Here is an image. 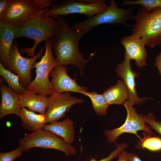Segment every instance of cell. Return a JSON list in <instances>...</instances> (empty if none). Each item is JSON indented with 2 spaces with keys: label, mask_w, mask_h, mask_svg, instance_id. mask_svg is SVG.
Here are the masks:
<instances>
[{
  "label": "cell",
  "mask_w": 161,
  "mask_h": 161,
  "mask_svg": "<svg viewBox=\"0 0 161 161\" xmlns=\"http://www.w3.org/2000/svg\"><path fill=\"white\" fill-rule=\"evenodd\" d=\"M58 30L52 38V45L58 65L67 66L71 64L79 69L81 76L83 74L86 64L93 57L96 51L85 59L78 48L79 41L88 32L84 30L75 31L70 27L64 18L59 16L57 20Z\"/></svg>",
  "instance_id": "6da1fadb"
},
{
  "label": "cell",
  "mask_w": 161,
  "mask_h": 161,
  "mask_svg": "<svg viewBox=\"0 0 161 161\" xmlns=\"http://www.w3.org/2000/svg\"><path fill=\"white\" fill-rule=\"evenodd\" d=\"M50 10L49 7L43 9L32 20L15 27V39L25 37L34 40L32 47L21 49L20 52L33 57L35 55L36 47L40 43L52 38L56 34L58 30V22L48 15Z\"/></svg>",
  "instance_id": "7a4b0ae2"
},
{
  "label": "cell",
  "mask_w": 161,
  "mask_h": 161,
  "mask_svg": "<svg viewBox=\"0 0 161 161\" xmlns=\"http://www.w3.org/2000/svg\"><path fill=\"white\" fill-rule=\"evenodd\" d=\"M132 34L139 35L146 46L151 48L161 45V8L149 11L141 6L134 16Z\"/></svg>",
  "instance_id": "3957f363"
},
{
  "label": "cell",
  "mask_w": 161,
  "mask_h": 161,
  "mask_svg": "<svg viewBox=\"0 0 161 161\" xmlns=\"http://www.w3.org/2000/svg\"><path fill=\"white\" fill-rule=\"evenodd\" d=\"M134 8L124 9L120 8L114 0L103 12L88 18L87 19L73 25L71 28L73 30H84L88 32L95 26L101 24L121 25L129 27L128 20L134 19Z\"/></svg>",
  "instance_id": "277c9868"
},
{
  "label": "cell",
  "mask_w": 161,
  "mask_h": 161,
  "mask_svg": "<svg viewBox=\"0 0 161 161\" xmlns=\"http://www.w3.org/2000/svg\"><path fill=\"white\" fill-rule=\"evenodd\" d=\"M44 44V55L33 66V68H35V77L26 90L47 96L54 92L49 76L51 71L58 65L52 51V38L45 41Z\"/></svg>",
  "instance_id": "5b68a950"
},
{
  "label": "cell",
  "mask_w": 161,
  "mask_h": 161,
  "mask_svg": "<svg viewBox=\"0 0 161 161\" xmlns=\"http://www.w3.org/2000/svg\"><path fill=\"white\" fill-rule=\"evenodd\" d=\"M19 146L23 152L32 148H40L61 151L67 156L75 155V148L62 138L50 131L41 129L25 134L18 141Z\"/></svg>",
  "instance_id": "8992f818"
},
{
  "label": "cell",
  "mask_w": 161,
  "mask_h": 161,
  "mask_svg": "<svg viewBox=\"0 0 161 161\" xmlns=\"http://www.w3.org/2000/svg\"><path fill=\"white\" fill-rule=\"evenodd\" d=\"M48 15L57 18L59 16L74 13L89 18L104 12L108 6L103 0H65L52 3Z\"/></svg>",
  "instance_id": "52a82bcc"
},
{
  "label": "cell",
  "mask_w": 161,
  "mask_h": 161,
  "mask_svg": "<svg viewBox=\"0 0 161 161\" xmlns=\"http://www.w3.org/2000/svg\"><path fill=\"white\" fill-rule=\"evenodd\" d=\"M43 10L35 0H9L6 7L0 15V22L17 27L33 20Z\"/></svg>",
  "instance_id": "ba28073f"
},
{
  "label": "cell",
  "mask_w": 161,
  "mask_h": 161,
  "mask_svg": "<svg viewBox=\"0 0 161 161\" xmlns=\"http://www.w3.org/2000/svg\"><path fill=\"white\" fill-rule=\"evenodd\" d=\"M44 50V47H41L35 56L31 58L24 57L20 53L17 42L15 41L9 56L1 64L6 69L16 73L21 85L27 89L31 82V70L37 59L42 56Z\"/></svg>",
  "instance_id": "9c48e42d"
},
{
  "label": "cell",
  "mask_w": 161,
  "mask_h": 161,
  "mask_svg": "<svg viewBox=\"0 0 161 161\" xmlns=\"http://www.w3.org/2000/svg\"><path fill=\"white\" fill-rule=\"evenodd\" d=\"M123 105L127 111L126 120L120 126L113 129L104 131L103 134L108 142L110 143H116L118 138L125 133L134 134L138 137L137 132L144 131L149 134L155 135L151 127L146 124L144 115L138 114L136 109L128 99Z\"/></svg>",
  "instance_id": "30bf717a"
},
{
  "label": "cell",
  "mask_w": 161,
  "mask_h": 161,
  "mask_svg": "<svg viewBox=\"0 0 161 161\" xmlns=\"http://www.w3.org/2000/svg\"><path fill=\"white\" fill-rule=\"evenodd\" d=\"M83 99L71 95L70 92H54L48 97V103L45 113L46 123L58 121L64 117L72 106L84 103Z\"/></svg>",
  "instance_id": "8fae6325"
},
{
  "label": "cell",
  "mask_w": 161,
  "mask_h": 161,
  "mask_svg": "<svg viewBox=\"0 0 161 161\" xmlns=\"http://www.w3.org/2000/svg\"><path fill=\"white\" fill-rule=\"evenodd\" d=\"M66 66L58 65L50 72L51 83L54 92L59 93L73 92L83 94L87 92L85 86H80L68 75Z\"/></svg>",
  "instance_id": "7c38bea8"
},
{
  "label": "cell",
  "mask_w": 161,
  "mask_h": 161,
  "mask_svg": "<svg viewBox=\"0 0 161 161\" xmlns=\"http://www.w3.org/2000/svg\"><path fill=\"white\" fill-rule=\"evenodd\" d=\"M120 42L125 50V59L134 60L136 65L140 69L147 65L148 54L145 48V42L141 37L132 34L123 37Z\"/></svg>",
  "instance_id": "4fadbf2b"
},
{
  "label": "cell",
  "mask_w": 161,
  "mask_h": 161,
  "mask_svg": "<svg viewBox=\"0 0 161 161\" xmlns=\"http://www.w3.org/2000/svg\"><path fill=\"white\" fill-rule=\"evenodd\" d=\"M130 61L125 59L117 64L115 68L117 76L122 78L125 82L128 92V100L134 105L142 103L148 98H140L137 95L136 89L135 78L140 73L132 70Z\"/></svg>",
  "instance_id": "5bb4252c"
},
{
  "label": "cell",
  "mask_w": 161,
  "mask_h": 161,
  "mask_svg": "<svg viewBox=\"0 0 161 161\" xmlns=\"http://www.w3.org/2000/svg\"><path fill=\"white\" fill-rule=\"evenodd\" d=\"M0 83V119L10 114H14L19 117L21 110L19 95L3 82H1Z\"/></svg>",
  "instance_id": "9a60e30c"
},
{
  "label": "cell",
  "mask_w": 161,
  "mask_h": 161,
  "mask_svg": "<svg viewBox=\"0 0 161 161\" xmlns=\"http://www.w3.org/2000/svg\"><path fill=\"white\" fill-rule=\"evenodd\" d=\"M19 98L21 108H27L33 112L45 114L48 103L47 96L26 89L19 95Z\"/></svg>",
  "instance_id": "2e32d148"
},
{
  "label": "cell",
  "mask_w": 161,
  "mask_h": 161,
  "mask_svg": "<svg viewBox=\"0 0 161 161\" xmlns=\"http://www.w3.org/2000/svg\"><path fill=\"white\" fill-rule=\"evenodd\" d=\"M42 129L52 132L71 144L75 140V132L74 122L68 118L61 121L46 124Z\"/></svg>",
  "instance_id": "e0dca14e"
},
{
  "label": "cell",
  "mask_w": 161,
  "mask_h": 161,
  "mask_svg": "<svg viewBox=\"0 0 161 161\" xmlns=\"http://www.w3.org/2000/svg\"><path fill=\"white\" fill-rule=\"evenodd\" d=\"M15 27L0 22V58L3 63L9 56L15 39Z\"/></svg>",
  "instance_id": "ac0fdd59"
},
{
  "label": "cell",
  "mask_w": 161,
  "mask_h": 161,
  "mask_svg": "<svg viewBox=\"0 0 161 161\" xmlns=\"http://www.w3.org/2000/svg\"><path fill=\"white\" fill-rule=\"evenodd\" d=\"M109 105L124 103L128 98V92L123 80H118L114 85L106 89L103 94Z\"/></svg>",
  "instance_id": "d6986e66"
},
{
  "label": "cell",
  "mask_w": 161,
  "mask_h": 161,
  "mask_svg": "<svg viewBox=\"0 0 161 161\" xmlns=\"http://www.w3.org/2000/svg\"><path fill=\"white\" fill-rule=\"evenodd\" d=\"M19 117L24 129L32 132L42 129L46 124L45 114H36L25 108H21Z\"/></svg>",
  "instance_id": "ffe728a7"
},
{
  "label": "cell",
  "mask_w": 161,
  "mask_h": 161,
  "mask_svg": "<svg viewBox=\"0 0 161 161\" xmlns=\"http://www.w3.org/2000/svg\"><path fill=\"white\" fill-rule=\"evenodd\" d=\"M84 95L90 99L92 107L95 114L99 116H104L107 113L109 106L107 103L103 94H100L95 91L86 92Z\"/></svg>",
  "instance_id": "44dd1931"
},
{
  "label": "cell",
  "mask_w": 161,
  "mask_h": 161,
  "mask_svg": "<svg viewBox=\"0 0 161 161\" xmlns=\"http://www.w3.org/2000/svg\"><path fill=\"white\" fill-rule=\"evenodd\" d=\"M143 137L140 138L135 148L143 150L147 149L153 152L161 151V137L144 133Z\"/></svg>",
  "instance_id": "7402d4cb"
},
{
  "label": "cell",
  "mask_w": 161,
  "mask_h": 161,
  "mask_svg": "<svg viewBox=\"0 0 161 161\" xmlns=\"http://www.w3.org/2000/svg\"><path fill=\"white\" fill-rule=\"evenodd\" d=\"M0 75L5 80L9 87L19 95L26 89L20 84L18 75L5 68L1 62Z\"/></svg>",
  "instance_id": "603a6c76"
},
{
  "label": "cell",
  "mask_w": 161,
  "mask_h": 161,
  "mask_svg": "<svg viewBox=\"0 0 161 161\" xmlns=\"http://www.w3.org/2000/svg\"><path fill=\"white\" fill-rule=\"evenodd\" d=\"M123 4L126 6L140 5L149 11L156 8H161V0H125Z\"/></svg>",
  "instance_id": "cb8c5ba5"
},
{
  "label": "cell",
  "mask_w": 161,
  "mask_h": 161,
  "mask_svg": "<svg viewBox=\"0 0 161 161\" xmlns=\"http://www.w3.org/2000/svg\"><path fill=\"white\" fill-rule=\"evenodd\" d=\"M115 144V149L108 156L100 160H97L95 158H92L89 161H111L114 158L118 157L122 151L127 148L129 146L128 144L124 143H116Z\"/></svg>",
  "instance_id": "d4e9b609"
},
{
  "label": "cell",
  "mask_w": 161,
  "mask_h": 161,
  "mask_svg": "<svg viewBox=\"0 0 161 161\" xmlns=\"http://www.w3.org/2000/svg\"><path fill=\"white\" fill-rule=\"evenodd\" d=\"M23 151L19 146L16 149L10 151L0 153V161H14L20 157Z\"/></svg>",
  "instance_id": "484cf974"
},
{
  "label": "cell",
  "mask_w": 161,
  "mask_h": 161,
  "mask_svg": "<svg viewBox=\"0 0 161 161\" xmlns=\"http://www.w3.org/2000/svg\"><path fill=\"white\" fill-rule=\"evenodd\" d=\"M144 116L145 123L161 135V121H157L152 113H149L147 115H144Z\"/></svg>",
  "instance_id": "4316f807"
},
{
  "label": "cell",
  "mask_w": 161,
  "mask_h": 161,
  "mask_svg": "<svg viewBox=\"0 0 161 161\" xmlns=\"http://www.w3.org/2000/svg\"><path fill=\"white\" fill-rule=\"evenodd\" d=\"M35 1L40 9L43 10L52 4L51 0H35Z\"/></svg>",
  "instance_id": "83f0119b"
},
{
  "label": "cell",
  "mask_w": 161,
  "mask_h": 161,
  "mask_svg": "<svg viewBox=\"0 0 161 161\" xmlns=\"http://www.w3.org/2000/svg\"><path fill=\"white\" fill-rule=\"evenodd\" d=\"M127 161H142L138 155L131 153H129L127 156Z\"/></svg>",
  "instance_id": "f1b7e54d"
},
{
  "label": "cell",
  "mask_w": 161,
  "mask_h": 161,
  "mask_svg": "<svg viewBox=\"0 0 161 161\" xmlns=\"http://www.w3.org/2000/svg\"><path fill=\"white\" fill-rule=\"evenodd\" d=\"M155 66L158 69L159 73L161 76V51L157 56L155 62Z\"/></svg>",
  "instance_id": "f546056e"
},
{
  "label": "cell",
  "mask_w": 161,
  "mask_h": 161,
  "mask_svg": "<svg viewBox=\"0 0 161 161\" xmlns=\"http://www.w3.org/2000/svg\"><path fill=\"white\" fill-rule=\"evenodd\" d=\"M128 153L125 150H123L118 156V159L117 161H127V156Z\"/></svg>",
  "instance_id": "4dcf8cb0"
},
{
  "label": "cell",
  "mask_w": 161,
  "mask_h": 161,
  "mask_svg": "<svg viewBox=\"0 0 161 161\" xmlns=\"http://www.w3.org/2000/svg\"><path fill=\"white\" fill-rule=\"evenodd\" d=\"M9 2V0H1L0 1V15L4 11Z\"/></svg>",
  "instance_id": "1f68e13d"
}]
</instances>
